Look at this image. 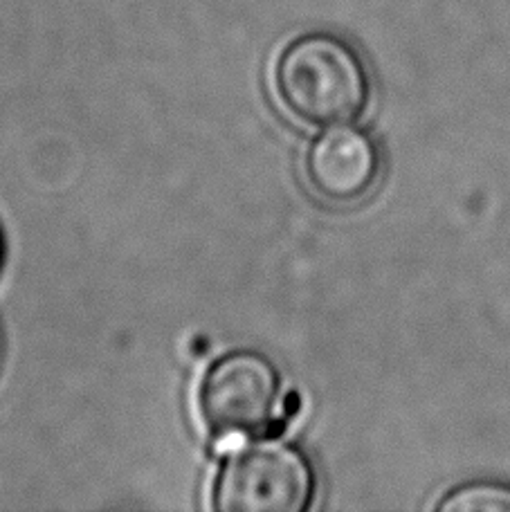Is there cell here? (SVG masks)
I'll list each match as a JSON object with an SVG mask.
<instances>
[{
  "instance_id": "cell-5",
  "label": "cell",
  "mask_w": 510,
  "mask_h": 512,
  "mask_svg": "<svg viewBox=\"0 0 510 512\" xmlns=\"http://www.w3.org/2000/svg\"><path fill=\"white\" fill-rule=\"evenodd\" d=\"M436 508L441 512H510V488L497 483H468L448 492Z\"/></svg>"
},
{
  "instance_id": "cell-3",
  "label": "cell",
  "mask_w": 510,
  "mask_h": 512,
  "mask_svg": "<svg viewBox=\"0 0 510 512\" xmlns=\"http://www.w3.org/2000/svg\"><path fill=\"white\" fill-rule=\"evenodd\" d=\"M315 495L311 461L297 447L261 441L223 461L214 483L218 512H304Z\"/></svg>"
},
{
  "instance_id": "cell-4",
  "label": "cell",
  "mask_w": 510,
  "mask_h": 512,
  "mask_svg": "<svg viewBox=\"0 0 510 512\" xmlns=\"http://www.w3.org/2000/svg\"><path fill=\"white\" fill-rule=\"evenodd\" d=\"M306 178L315 194L329 203H358L380 178V153L358 128L331 126L306 153Z\"/></svg>"
},
{
  "instance_id": "cell-1",
  "label": "cell",
  "mask_w": 510,
  "mask_h": 512,
  "mask_svg": "<svg viewBox=\"0 0 510 512\" xmlns=\"http://www.w3.org/2000/svg\"><path fill=\"white\" fill-rule=\"evenodd\" d=\"M275 86L288 111L315 126L355 120L369 97L362 59L349 43L326 32L299 36L281 52Z\"/></svg>"
},
{
  "instance_id": "cell-2",
  "label": "cell",
  "mask_w": 510,
  "mask_h": 512,
  "mask_svg": "<svg viewBox=\"0 0 510 512\" xmlns=\"http://www.w3.org/2000/svg\"><path fill=\"white\" fill-rule=\"evenodd\" d=\"M288 400L275 364L259 351H232L218 358L200 382L198 409L209 434L243 438L284 425Z\"/></svg>"
}]
</instances>
